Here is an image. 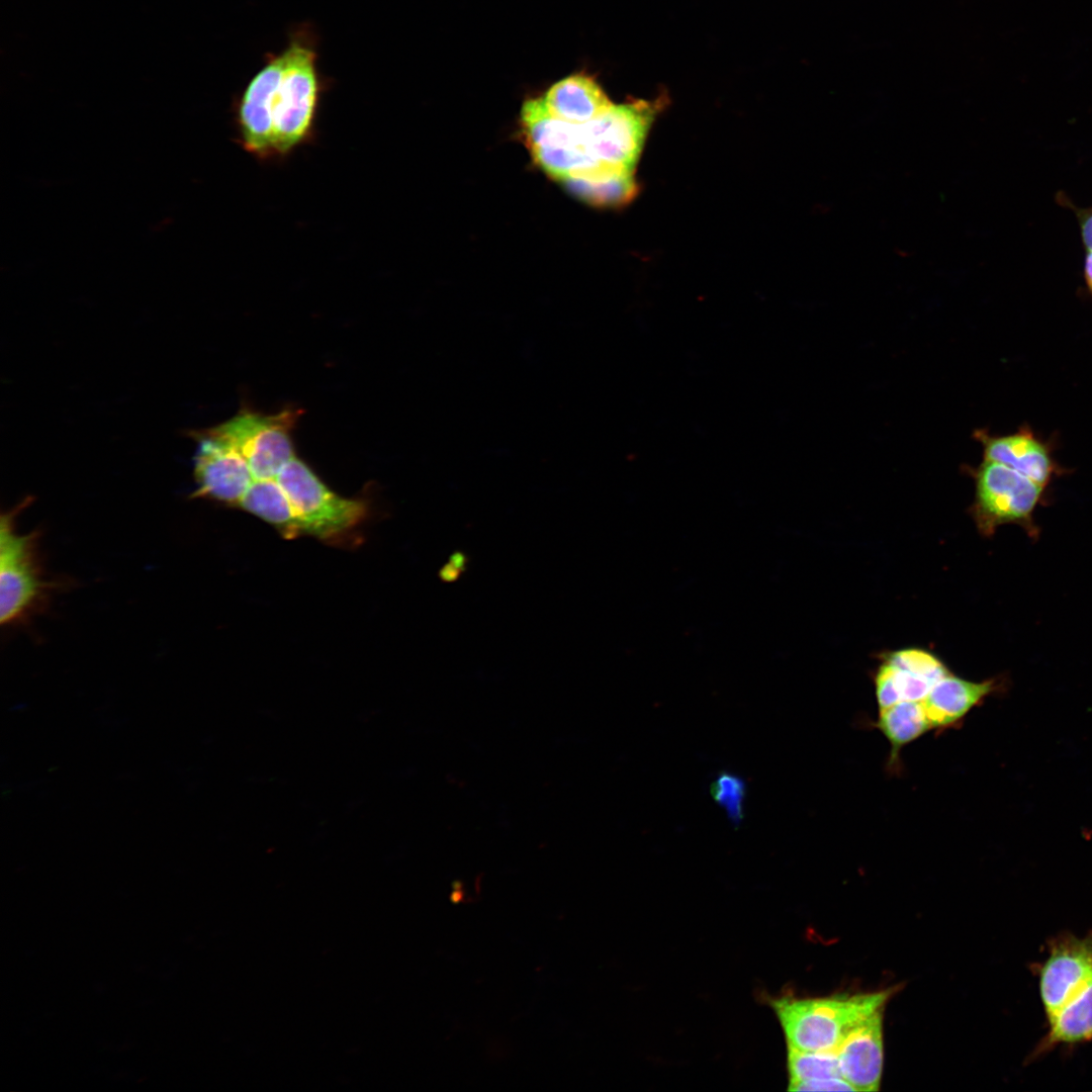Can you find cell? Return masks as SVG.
Listing matches in <instances>:
<instances>
[{
  "label": "cell",
  "mask_w": 1092,
  "mask_h": 1092,
  "mask_svg": "<svg viewBox=\"0 0 1092 1092\" xmlns=\"http://www.w3.org/2000/svg\"><path fill=\"white\" fill-rule=\"evenodd\" d=\"M542 98L553 117L576 125L599 118L613 106L600 85L584 74L556 82Z\"/></svg>",
  "instance_id": "8fae6325"
},
{
  "label": "cell",
  "mask_w": 1092,
  "mask_h": 1092,
  "mask_svg": "<svg viewBox=\"0 0 1092 1092\" xmlns=\"http://www.w3.org/2000/svg\"><path fill=\"white\" fill-rule=\"evenodd\" d=\"M9 512L0 521V621L12 625L40 601L48 586L36 556L37 534L19 533Z\"/></svg>",
  "instance_id": "277c9868"
},
{
  "label": "cell",
  "mask_w": 1092,
  "mask_h": 1092,
  "mask_svg": "<svg viewBox=\"0 0 1092 1092\" xmlns=\"http://www.w3.org/2000/svg\"><path fill=\"white\" fill-rule=\"evenodd\" d=\"M792 1091H856L854 1087L844 1079H823L803 1081L789 1085Z\"/></svg>",
  "instance_id": "ac0fdd59"
},
{
  "label": "cell",
  "mask_w": 1092,
  "mask_h": 1092,
  "mask_svg": "<svg viewBox=\"0 0 1092 1092\" xmlns=\"http://www.w3.org/2000/svg\"><path fill=\"white\" fill-rule=\"evenodd\" d=\"M973 473V513L981 533L990 536L999 526L1015 524L1036 540L1039 528L1034 512L1046 502V487L1004 464L985 459Z\"/></svg>",
  "instance_id": "3957f363"
},
{
  "label": "cell",
  "mask_w": 1092,
  "mask_h": 1092,
  "mask_svg": "<svg viewBox=\"0 0 1092 1092\" xmlns=\"http://www.w3.org/2000/svg\"><path fill=\"white\" fill-rule=\"evenodd\" d=\"M1084 278L1089 292L1092 295V252H1087L1084 264Z\"/></svg>",
  "instance_id": "ffe728a7"
},
{
  "label": "cell",
  "mask_w": 1092,
  "mask_h": 1092,
  "mask_svg": "<svg viewBox=\"0 0 1092 1092\" xmlns=\"http://www.w3.org/2000/svg\"><path fill=\"white\" fill-rule=\"evenodd\" d=\"M713 799L724 809L733 824L743 819L745 783L742 778L728 771L721 772L711 785Z\"/></svg>",
  "instance_id": "e0dca14e"
},
{
  "label": "cell",
  "mask_w": 1092,
  "mask_h": 1092,
  "mask_svg": "<svg viewBox=\"0 0 1092 1092\" xmlns=\"http://www.w3.org/2000/svg\"><path fill=\"white\" fill-rule=\"evenodd\" d=\"M885 662L922 677L932 685L949 673L943 662L923 649L908 648L889 653L885 657Z\"/></svg>",
  "instance_id": "2e32d148"
},
{
  "label": "cell",
  "mask_w": 1092,
  "mask_h": 1092,
  "mask_svg": "<svg viewBox=\"0 0 1092 1092\" xmlns=\"http://www.w3.org/2000/svg\"><path fill=\"white\" fill-rule=\"evenodd\" d=\"M975 437L983 446L985 460L1004 464L1044 487L1068 472L1055 459L1053 444L1036 436L1027 425L1001 436L979 430Z\"/></svg>",
  "instance_id": "ba28073f"
},
{
  "label": "cell",
  "mask_w": 1092,
  "mask_h": 1092,
  "mask_svg": "<svg viewBox=\"0 0 1092 1092\" xmlns=\"http://www.w3.org/2000/svg\"><path fill=\"white\" fill-rule=\"evenodd\" d=\"M1046 1022L1048 1030L1030 1053L1028 1062L1058 1045H1075L1092 1040V986Z\"/></svg>",
  "instance_id": "4fadbf2b"
},
{
  "label": "cell",
  "mask_w": 1092,
  "mask_h": 1092,
  "mask_svg": "<svg viewBox=\"0 0 1092 1092\" xmlns=\"http://www.w3.org/2000/svg\"><path fill=\"white\" fill-rule=\"evenodd\" d=\"M657 106L645 100L613 105L599 118L581 124L590 156L634 171Z\"/></svg>",
  "instance_id": "52a82bcc"
},
{
  "label": "cell",
  "mask_w": 1092,
  "mask_h": 1092,
  "mask_svg": "<svg viewBox=\"0 0 1092 1092\" xmlns=\"http://www.w3.org/2000/svg\"><path fill=\"white\" fill-rule=\"evenodd\" d=\"M875 726L891 745L892 762L903 746L932 729L921 701H901L880 709Z\"/></svg>",
  "instance_id": "5bb4252c"
},
{
  "label": "cell",
  "mask_w": 1092,
  "mask_h": 1092,
  "mask_svg": "<svg viewBox=\"0 0 1092 1092\" xmlns=\"http://www.w3.org/2000/svg\"><path fill=\"white\" fill-rule=\"evenodd\" d=\"M561 182L569 192L598 206L622 205L638 191L634 171L606 162L574 172Z\"/></svg>",
  "instance_id": "7c38bea8"
},
{
  "label": "cell",
  "mask_w": 1092,
  "mask_h": 1092,
  "mask_svg": "<svg viewBox=\"0 0 1092 1092\" xmlns=\"http://www.w3.org/2000/svg\"><path fill=\"white\" fill-rule=\"evenodd\" d=\"M1004 678L972 681L950 673L940 678L921 701L931 728H949L986 698L1004 689Z\"/></svg>",
  "instance_id": "30bf717a"
},
{
  "label": "cell",
  "mask_w": 1092,
  "mask_h": 1092,
  "mask_svg": "<svg viewBox=\"0 0 1092 1092\" xmlns=\"http://www.w3.org/2000/svg\"><path fill=\"white\" fill-rule=\"evenodd\" d=\"M317 61V38L309 24L293 28L283 50L264 57L234 103L245 151L259 160L284 158L313 138L328 83Z\"/></svg>",
  "instance_id": "6da1fadb"
},
{
  "label": "cell",
  "mask_w": 1092,
  "mask_h": 1092,
  "mask_svg": "<svg viewBox=\"0 0 1092 1092\" xmlns=\"http://www.w3.org/2000/svg\"><path fill=\"white\" fill-rule=\"evenodd\" d=\"M883 1010L861 1021L836 1048L842 1078L857 1091H878L884 1062Z\"/></svg>",
  "instance_id": "9c48e42d"
},
{
  "label": "cell",
  "mask_w": 1092,
  "mask_h": 1092,
  "mask_svg": "<svg viewBox=\"0 0 1092 1092\" xmlns=\"http://www.w3.org/2000/svg\"><path fill=\"white\" fill-rule=\"evenodd\" d=\"M521 120L534 161L551 178L562 181L601 163L590 156L581 126L553 117L542 97L523 104Z\"/></svg>",
  "instance_id": "5b68a950"
},
{
  "label": "cell",
  "mask_w": 1092,
  "mask_h": 1092,
  "mask_svg": "<svg viewBox=\"0 0 1092 1092\" xmlns=\"http://www.w3.org/2000/svg\"><path fill=\"white\" fill-rule=\"evenodd\" d=\"M788 1072L789 1085L811 1080L843 1079L836 1049L809 1052L788 1046Z\"/></svg>",
  "instance_id": "9a60e30c"
},
{
  "label": "cell",
  "mask_w": 1092,
  "mask_h": 1092,
  "mask_svg": "<svg viewBox=\"0 0 1092 1092\" xmlns=\"http://www.w3.org/2000/svg\"><path fill=\"white\" fill-rule=\"evenodd\" d=\"M1079 220L1081 237L1087 252H1092V208H1075Z\"/></svg>",
  "instance_id": "d6986e66"
},
{
  "label": "cell",
  "mask_w": 1092,
  "mask_h": 1092,
  "mask_svg": "<svg viewBox=\"0 0 1092 1092\" xmlns=\"http://www.w3.org/2000/svg\"><path fill=\"white\" fill-rule=\"evenodd\" d=\"M896 988L818 998L783 996L771 1006L785 1032L787 1045L800 1051L835 1050L861 1021L884 1009Z\"/></svg>",
  "instance_id": "7a4b0ae2"
},
{
  "label": "cell",
  "mask_w": 1092,
  "mask_h": 1092,
  "mask_svg": "<svg viewBox=\"0 0 1092 1092\" xmlns=\"http://www.w3.org/2000/svg\"><path fill=\"white\" fill-rule=\"evenodd\" d=\"M1035 971L1048 1021L1092 986V931L1085 936L1063 932L1050 939L1046 957Z\"/></svg>",
  "instance_id": "8992f818"
}]
</instances>
